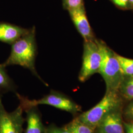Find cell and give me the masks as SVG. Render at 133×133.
<instances>
[{
    "label": "cell",
    "mask_w": 133,
    "mask_h": 133,
    "mask_svg": "<svg viewBox=\"0 0 133 133\" xmlns=\"http://www.w3.org/2000/svg\"><path fill=\"white\" fill-rule=\"evenodd\" d=\"M37 53L36 29L33 26L30 29L28 33L11 44L10 56L2 65L5 68L12 65H18L27 69L48 86V84L38 75L35 68Z\"/></svg>",
    "instance_id": "6da1fadb"
},
{
    "label": "cell",
    "mask_w": 133,
    "mask_h": 133,
    "mask_svg": "<svg viewBox=\"0 0 133 133\" xmlns=\"http://www.w3.org/2000/svg\"><path fill=\"white\" fill-rule=\"evenodd\" d=\"M96 42L102 57L99 72L105 81L107 91H117L125 78L116 53L103 42L97 40Z\"/></svg>",
    "instance_id": "7a4b0ae2"
},
{
    "label": "cell",
    "mask_w": 133,
    "mask_h": 133,
    "mask_svg": "<svg viewBox=\"0 0 133 133\" xmlns=\"http://www.w3.org/2000/svg\"><path fill=\"white\" fill-rule=\"evenodd\" d=\"M119 105L120 99L116 91H107L99 103L77 117L81 122L95 130L105 117L116 110Z\"/></svg>",
    "instance_id": "3957f363"
},
{
    "label": "cell",
    "mask_w": 133,
    "mask_h": 133,
    "mask_svg": "<svg viewBox=\"0 0 133 133\" xmlns=\"http://www.w3.org/2000/svg\"><path fill=\"white\" fill-rule=\"evenodd\" d=\"M16 96L19 100L20 105L23 110L39 105H50L56 109L76 114L81 110L79 105H77L71 99L59 91L51 90L50 93L38 100H30L18 93Z\"/></svg>",
    "instance_id": "277c9868"
},
{
    "label": "cell",
    "mask_w": 133,
    "mask_h": 133,
    "mask_svg": "<svg viewBox=\"0 0 133 133\" xmlns=\"http://www.w3.org/2000/svg\"><path fill=\"white\" fill-rule=\"evenodd\" d=\"M102 57L96 40L85 41L82 64L78 79L83 82L95 73L99 72Z\"/></svg>",
    "instance_id": "5b68a950"
},
{
    "label": "cell",
    "mask_w": 133,
    "mask_h": 133,
    "mask_svg": "<svg viewBox=\"0 0 133 133\" xmlns=\"http://www.w3.org/2000/svg\"><path fill=\"white\" fill-rule=\"evenodd\" d=\"M24 110L19 105L11 112L5 109L0 95V133H23Z\"/></svg>",
    "instance_id": "8992f818"
},
{
    "label": "cell",
    "mask_w": 133,
    "mask_h": 133,
    "mask_svg": "<svg viewBox=\"0 0 133 133\" xmlns=\"http://www.w3.org/2000/svg\"><path fill=\"white\" fill-rule=\"evenodd\" d=\"M76 29L85 41L94 39L92 30L87 19L84 6L69 11Z\"/></svg>",
    "instance_id": "52a82bcc"
},
{
    "label": "cell",
    "mask_w": 133,
    "mask_h": 133,
    "mask_svg": "<svg viewBox=\"0 0 133 133\" xmlns=\"http://www.w3.org/2000/svg\"><path fill=\"white\" fill-rule=\"evenodd\" d=\"M30 29H25L6 22H0V42L12 44L25 35Z\"/></svg>",
    "instance_id": "ba28073f"
},
{
    "label": "cell",
    "mask_w": 133,
    "mask_h": 133,
    "mask_svg": "<svg viewBox=\"0 0 133 133\" xmlns=\"http://www.w3.org/2000/svg\"><path fill=\"white\" fill-rule=\"evenodd\" d=\"M97 128L98 133H124L120 112L115 110L109 113Z\"/></svg>",
    "instance_id": "9c48e42d"
},
{
    "label": "cell",
    "mask_w": 133,
    "mask_h": 133,
    "mask_svg": "<svg viewBox=\"0 0 133 133\" xmlns=\"http://www.w3.org/2000/svg\"><path fill=\"white\" fill-rule=\"evenodd\" d=\"M24 111L26 112L27 122V128L24 133H45L46 127L43 124L38 106L29 108Z\"/></svg>",
    "instance_id": "30bf717a"
},
{
    "label": "cell",
    "mask_w": 133,
    "mask_h": 133,
    "mask_svg": "<svg viewBox=\"0 0 133 133\" xmlns=\"http://www.w3.org/2000/svg\"><path fill=\"white\" fill-rule=\"evenodd\" d=\"M15 90L14 81L8 75L5 66L0 64V95L10 91L15 92Z\"/></svg>",
    "instance_id": "8fae6325"
},
{
    "label": "cell",
    "mask_w": 133,
    "mask_h": 133,
    "mask_svg": "<svg viewBox=\"0 0 133 133\" xmlns=\"http://www.w3.org/2000/svg\"><path fill=\"white\" fill-rule=\"evenodd\" d=\"M71 133H94V129L81 122L76 117L65 125Z\"/></svg>",
    "instance_id": "7c38bea8"
},
{
    "label": "cell",
    "mask_w": 133,
    "mask_h": 133,
    "mask_svg": "<svg viewBox=\"0 0 133 133\" xmlns=\"http://www.w3.org/2000/svg\"><path fill=\"white\" fill-rule=\"evenodd\" d=\"M122 72L125 76H133V59L127 58L116 54Z\"/></svg>",
    "instance_id": "4fadbf2b"
},
{
    "label": "cell",
    "mask_w": 133,
    "mask_h": 133,
    "mask_svg": "<svg viewBox=\"0 0 133 133\" xmlns=\"http://www.w3.org/2000/svg\"><path fill=\"white\" fill-rule=\"evenodd\" d=\"M119 89L125 98L133 99V76L128 77L126 80L124 79Z\"/></svg>",
    "instance_id": "5bb4252c"
},
{
    "label": "cell",
    "mask_w": 133,
    "mask_h": 133,
    "mask_svg": "<svg viewBox=\"0 0 133 133\" xmlns=\"http://www.w3.org/2000/svg\"><path fill=\"white\" fill-rule=\"evenodd\" d=\"M63 4L64 8L68 11L84 6L83 0H63Z\"/></svg>",
    "instance_id": "9a60e30c"
},
{
    "label": "cell",
    "mask_w": 133,
    "mask_h": 133,
    "mask_svg": "<svg viewBox=\"0 0 133 133\" xmlns=\"http://www.w3.org/2000/svg\"><path fill=\"white\" fill-rule=\"evenodd\" d=\"M45 133H71L69 130L64 126L59 127L54 124H50L46 127Z\"/></svg>",
    "instance_id": "2e32d148"
},
{
    "label": "cell",
    "mask_w": 133,
    "mask_h": 133,
    "mask_svg": "<svg viewBox=\"0 0 133 133\" xmlns=\"http://www.w3.org/2000/svg\"><path fill=\"white\" fill-rule=\"evenodd\" d=\"M115 5L121 8H126L128 6L129 0H111Z\"/></svg>",
    "instance_id": "e0dca14e"
},
{
    "label": "cell",
    "mask_w": 133,
    "mask_h": 133,
    "mask_svg": "<svg viewBox=\"0 0 133 133\" xmlns=\"http://www.w3.org/2000/svg\"><path fill=\"white\" fill-rule=\"evenodd\" d=\"M125 114L127 118L133 120V102L131 103L126 109Z\"/></svg>",
    "instance_id": "ac0fdd59"
},
{
    "label": "cell",
    "mask_w": 133,
    "mask_h": 133,
    "mask_svg": "<svg viewBox=\"0 0 133 133\" xmlns=\"http://www.w3.org/2000/svg\"><path fill=\"white\" fill-rule=\"evenodd\" d=\"M126 133H133V123H124Z\"/></svg>",
    "instance_id": "d6986e66"
},
{
    "label": "cell",
    "mask_w": 133,
    "mask_h": 133,
    "mask_svg": "<svg viewBox=\"0 0 133 133\" xmlns=\"http://www.w3.org/2000/svg\"><path fill=\"white\" fill-rule=\"evenodd\" d=\"M129 3L133 5V0H129Z\"/></svg>",
    "instance_id": "ffe728a7"
},
{
    "label": "cell",
    "mask_w": 133,
    "mask_h": 133,
    "mask_svg": "<svg viewBox=\"0 0 133 133\" xmlns=\"http://www.w3.org/2000/svg\"></svg>",
    "instance_id": "44dd1931"
}]
</instances>
